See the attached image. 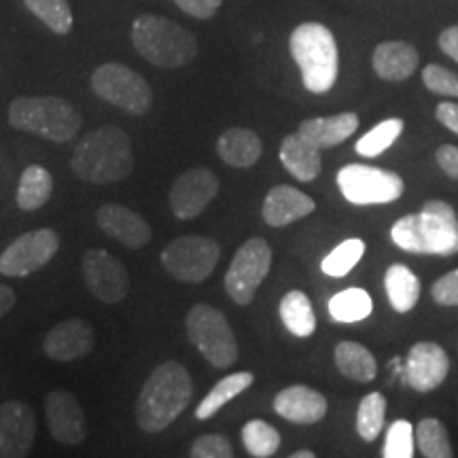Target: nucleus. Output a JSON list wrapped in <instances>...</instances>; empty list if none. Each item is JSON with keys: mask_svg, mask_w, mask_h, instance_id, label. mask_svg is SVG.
<instances>
[{"mask_svg": "<svg viewBox=\"0 0 458 458\" xmlns=\"http://www.w3.org/2000/svg\"><path fill=\"white\" fill-rule=\"evenodd\" d=\"M131 45L159 68H181L198 55V38L187 28L162 15H139L131 24Z\"/></svg>", "mask_w": 458, "mask_h": 458, "instance_id": "39448f33", "label": "nucleus"}, {"mask_svg": "<svg viewBox=\"0 0 458 458\" xmlns=\"http://www.w3.org/2000/svg\"><path fill=\"white\" fill-rule=\"evenodd\" d=\"M414 437L422 456L450 458L454 454V452H452L448 431H445V427L437 420V418H425V420L418 422Z\"/></svg>", "mask_w": 458, "mask_h": 458, "instance_id": "473e14b6", "label": "nucleus"}, {"mask_svg": "<svg viewBox=\"0 0 458 458\" xmlns=\"http://www.w3.org/2000/svg\"><path fill=\"white\" fill-rule=\"evenodd\" d=\"M418 51L405 41H385L374 49L371 66L385 81H405L416 72Z\"/></svg>", "mask_w": 458, "mask_h": 458, "instance_id": "4be33fe9", "label": "nucleus"}, {"mask_svg": "<svg viewBox=\"0 0 458 458\" xmlns=\"http://www.w3.org/2000/svg\"><path fill=\"white\" fill-rule=\"evenodd\" d=\"M414 427L408 420H394L386 433L385 458H411L414 456Z\"/></svg>", "mask_w": 458, "mask_h": 458, "instance_id": "4c0bfd02", "label": "nucleus"}, {"mask_svg": "<svg viewBox=\"0 0 458 458\" xmlns=\"http://www.w3.org/2000/svg\"><path fill=\"white\" fill-rule=\"evenodd\" d=\"M365 253V242L359 238H351L346 242H342L340 246H335L331 253L325 257L320 267L327 276L334 278H342L346 274H351L354 270V266L360 261V257Z\"/></svg>", "mask_w": 458, "mask_h": 458, "instance_id": "c9c22d12", "label": "nucleus"}, {"mask_svg": "<svg viewBox=\"0 0 458 458\" xmlns=\"http://www.w3.org/2000/svg\"><path fill=\"white\" fill-rule=\"evenodd\" d=\"M15 301H17L15 291L7 284H0V317H4V314L13 310Z\"/></svg>", "mask_w": 458, "mask_h": 458, "instance_id": "49530a36", "label": "nucleus"}, {"mask_svg": "<svg viewBox=\"0 0 458 458\" xmlns=\"http://www.w3.org/2000/svg\"><path fill=\"white\" fill-rule=\"evenodd\" d=\"M435 117L439 123H444L445 128L458 134V105L456 102H439L435 108Z\"/></svg>", "mask_w": 458, "mask_h": 458, "instance_id": "c03bdc74", "label": "nucleus"}, {"mask_svg": "<svg viewBox=\"0 0 458 458\" xmlns=\"http://www.w3.org/2000/svg\"><path fill=\"white\" fill-rule=\"evenodd\" d=\"M45 416L55 442L79 445L88 437V422L79 399L68 391H51L45 397Z\"/></svg>", "mask_w": 458, "mask_h": 458, "instance_id": "dca6fc26", "label": "nucleus"}, {"mask_svg": "<svg viewBox=\"0 0 458 458\" xmlns=\"http://www.w3.org/2000/svg\"><path fill=\"white\" fill-rule=\"evenodd\" d=\"M189 454L193 458H233V448L225 435L208 433L193 442Z\"/></svg>", "mask_w": 458, "mask_h": 458, "instance_id": "ea45409f", "label": "nucleus"}, {"mask_svg": "<svg viewBox=\"0 0 458 458\" xmlns=\"http://www.w3.org/2000/svg\"><path fill=\"white\" fill-rule=\"evenodd\" d=\"M337 187L351 204H388L403 196V179L394 172L374 165L351 164L337 172Z\"/></svg>", "mask_w": 458, "mask_h": 458, "instance_id": "9b49d317", "label": "nucleus"}, {"mask_svg": "<svg viewBox=\"0 0 458 458\" xmlns=\"http://www.w3.org/2000/svg\"><path fill=\"white\" fill-rule=\"evenodd\" d=\"M437 162L445 174L458 181V147L442 145L437 151Z\"/></svg>", "mask_w": 458, "mask_h": 458, "instance_id": "37998d69", "label": "nucleus"}, {"mask_svg": "<svg viewBox=\"0 0 458 458\" xmlns=\"http://www.w3.org/2000/svg\"><path fill=\"white\" fill-rule=\"evenodd\" d=\"M317 204L310 196L291 185H276L263 199L261 216L270 227H286L314 213Z\"/></svg>", "mask_w": 458, "mask_h": 458, "instance_id": "aec40b11", "label": "nucleus"}, {"mask_svg": "<svg viewBox=\"0 0 458 458\" xmlns=\"http://www.w3.org/2000/svg\"><path fill=\"white\" fill-rule=\"evenodd\" d=\"M85 284L96 300L119 303L130 291V274L119 259L105 249H89L81 259Z\"/></svg>", "mask_w": 458, "mask_h": 458, "instance_id": "ddd939ff", "label": "nucleus"}, {"mask_svg": "<svg viewBox=\"0 0 458 458\" xmlns=\"http://www.w3.org/2000/svg\"><path fill=\"white\" fill-rule=\"evenodd\" d=\"M37 437V418L26 403L9 399L0 403V458H24Z\"/></svg>", "mask_w": 458, "mask_h": 458, "instance_id": "2eb2a0df", "label": "nucleus"}, {"mask_svg": "<svg viewBox=\"0 0 458 458\" xmlns=\"http://www.w3.org/2000/svg\"><path fill=\"white\" fill-rule=\"evenodd\" d=\"M272 246L263 238H250L240 246L225 272V291L229 300L238 306H249L257 289L270 274Z\"/></svg>", "mask_w": 458, "mask_h": 458, "instance_id": "1a4fd4ad", "label": "nucleus"}, {"mask_svg": "<svg viewBox=\"0 0 458 458\" xmlns=\"http://www.w3.org/2000/svg\"><path fill=\"white\" fill-rule=\"evenodd\" d=\"M96 335L94 327L83 318H66L57 323L54 329L45 335L43 348L49 359L68 363V360L83 359L94 348Z\"/></svg>", "mask_w": 458, "mask_h": 458, "instance_id": "a211bd4d", "label": "nucleus"}, {"mask_svg": "<svg viewBox=\"0 0 458 458\" xmlns=\"http://www.w3.org/2000/svg\"><path fill=\"white\" fill-rule=\"evenodd\" d=\"M437 43L439 49H442L445 55H450L452 60L458 62V26L445 28V30L439 34Z\"/></svg>", "mask_w": 458, "mask_h": 458, "instance_id": "a18cd8bd", "label": "nucleus"}, {"mask_svg": "<svg viewBox=\"0 0 458 458\" xmlns=\"http://www.w3.org/2000/svg\"><path fill=\"white\" fill-rule=\"evenodd\" d=\"M11 128L51 142H68L79 134L83 119L71 102L57 96H17L9 106Z\"/></svg>", "mask_w": 458, "mask_h": 458, "instance_id": "423d86ee", "label": "nucleus"}, {"mask_svg": "<svg viewBox=\"0 0 458 458\" xmlns=\"http://www.w3.org/2000/svg\"><path fill=\"white\" fill-rule=\"evenodd\" d=\"M221 249L215 240L204 236H181L164 246L162 266L181 283H204L219 263Z\"/></svg>", "mask_w": 458, "mask_h": 458, "instance_id": "9d476101", "label": "nucleus"}, {"mask_svg": "<svg viewBox=\"0 0 458 458\" xmlns=\"http://www.w3.org/2000/svg\"><path fill=\"white\" fill-rule=\"evenodd\" d=\"M422 83H425L427 89H431L433 94L458 98V74L448 71V68L428 64L425 71H422Z\"/></svg>", "mask_w": 458, "mask_h": 458, "instance_id": "58836bf2", "label": "nucleus"}, {"mask_svg": "<svg viewBox=\"0 0 458 458\" xmlns=\"http://www.w3.org/2000/svg\"><path fill=\"white\" fill-rule=\"evenodd\" d=\"M274 410L280 418L295 425H314L327 414V399L310 386L295 385L276 394Z\"/></svg>", "mask_w": 458, "mask_h": 458, "instance_id": "412c9836", "label": "nucleus"}, {"mask_svg": "<svg viewBox=\"0 0 458 458\" xmlns=\"http://www.w3.org/2000/svg\"><path fill=\"white\" fill-rule=\"evenodd\" d=\"M96 223L106 236L122 242L128 249H142L151 242L153 232L139 213L122 204H105L96 213Z\"/></svg>", "mask_w": 458, "mask_h": 458, "instance_id": "6ab92c4d", "label": "nucleus"}, {"mask_svg": "<svg viewBox=\"0 0 458 458\" xmlns=\"http://www.w3.org/2000/svg\"><path fill=\"white\" fill-rule=\"evenodd\" d=\"M401 131H403V122L401 119H386V122L377 123L374 130L368 131L357 142V153L363 157L380 156V153L393 147V142L399 139Z\"/></svg>", "mask_w": 458, "mask_h": 458, "instance_id": "e433bc0d", "label": "nucleus"}, {"mask_svg": "<svg viewBox=\"0 0 458 458\" xmlns=\"http://www.w3.org/2000/svg\"><path fill=\"white\" fill-rule=\"evenodd\" d=\"M289 49L300 66L303 88L310 94H327L337 81L340 55L334 32L318 21H306L291 32Z\"/></svg>", "mask_w": 458, "mask_h": 458, "instance_id": "20e7f679", "label": "nucleus"}, {"mask_svg": "<svg viewBox=\"0 0 458 458\" xmlns=\"http://www.w3.org/2000/svg\"><path fill=\"white\" fill-rule=\"evenodd\" d=\"M386 295L397 312H410L420 297V280L403 263H393L385 276Z\"/></svg>", "mask_w": 458, "mask_h": 458, "instance_id": "cd10ccee", "label": "nucleus"}, {"mask_svg": "<svg viewBox=\"0 0 458 458\" xmlns=\"http://www.w3.org/2000/svg\"><path fill=\"white\" fill-rule=\"evenodd\" d=\"M280 162L289 174H293L301 182L314 181L323 170L320 148L303 139L300 131L284 136L283 145H280Z\"/></svg>", "mask_w": 458, "mask_h": 458, "instance_id": "5701e85b", "label": "nucleus"}, {"mask_svg": "<svg viewBox=\"0 0 458 458\" xmlns=\"http://www.w3.org/2000/svg\"><path fill=\"white\" fill-rule=\"evenodd\" d=\"M193 397V380L185 365L165 360L142 385L136 399V422L145 433H162L187 410Z\"/></svg>", "mask_w": 458, "mask_h": 458, "instance_id": "f257e3e1", "label": "nucleus"}, {"mask_svg": "<svg viewBox=\"0 0 458 458\" xmlns=\"http://www.w3.org/2000/svg\"><path fill=\"white\" fill-rule=\"evenodd\" d=\"M371 310H374V301L369 293L357 286L342 291L329 300V314L337 323H359L368 318Z\"/></svg>", "mask_w": 458, "mask_h": 458, "instance_id": "7c9ffc66", "label": "nucleus"}, {"mask_svg": "<svg viewBox=\"0 0 458 458\" xmlns=\"http://www.w3.org/2000/svg\"><path fill=\"white\" fill-rule=\"evenodd\" d=\"M185 329L189 342L215 368H232L238 360V344L225 314L208 303H196L187 312Z\"/></svg>", "mask_w": 458, "mask_h": 458, "instance_id": "0eeeda50", "label": "nucleus"}, {"mask_svg": "<svg viewBox=\"0 0 458 458\" xmlns=\"http://www.w3.org/2000/svg\"><path fill=\"white\" fill-rule=\"evenodd\" d=\"M431 295L439 306H458V267L435 280Z\"/></svg>", "mask_w": 458, "mask_h": 458, "instance_id": "a19ab883", "label": "nucleus"}, {"mask_svg": "<svg viewBox=\"0 0 458 458\" xmlns=\"http://www.w3.org/2000/svg\"><path fill=\"white\" fill-rule=\"evenodd\" d=\"M216 153L227 165L250 168L259 162L263 145L257 131L249 128H227L216 140Z\"/></svg>", "mask_w": 458, "mask_h": 458, "instance_id": "393cba45", "label": "nucleus"}, {"mask_svg": "<svg viewBox=\"0 0 458 458\" xmlns=\"http://www.w3.org/2000/svg\"><path fill=\"white\" fill-rule=\"evenodd\" d=\"M91 89L108 105L136 117L145 114L153 105V89L147 79L117 62H108L96 68L91 74Z\"/></svg>", "mask_w": 458, "mask_h": 458, "instance_id": "6e6552de", "label": "nucleus"}, {"mask_svg": "<svg viewBox=\"0 0 458 458\" xmlns=\"http://www.w3.org/2000/svg\"><path fill=\"white\" fill-rule=\"evenodd\" d=\"M24 4L51 32L64 37L72 30L74 17L68 0H24Z\"/></svg>", "mask_w": 458, "mask_h": 458, "instance_id": "2f4dec72", "label": "nucleus"}, {"mask_svg": "<svg viewBox=\"0 0 458 458\" xmlns=\"http://www.w3.org/2000/svg\"><path fill=\"white\" fill-rule=\"evenodd\" d=\"M450 371V359L439 344L418 342L411 346L405 363V380L418 393H428L445 380Z\"/></svg>", "mask_w": 458, "mask_h": 458, "instance_id": "f3484780", "label": "nucleus"}, {"mask_svg": "<svg viewBox=\"0 0 458 458\" xmlns=\"http://www.w3.org/2000/svg\"><path fill=\"white\" fill-rule=\"evenodd\" d=\"M54 193V176L43 165L32 164L21 172L20 185H17V206L24 213H34L49 202Z\"/></svg>", "mask_w": 458, "mask_h": 458, "instance_id": "a878e982", "label": "nucleus"}, {"mask_svg": "<svg viewBox=\"0 0 458 458\" xmlns=\"http://www.w3.org/2000/svg\"><path fill=\"white\" fill-rule=\"evenodd\" d=\"M280 318L286 331L297 337H310L317 331V317L312 303L303 291H289L280 300Z\"/></svg>", "mask_w": 458, "mask_h": 458, "instance_id": "c756f323", "label": "nucleus"}, {"mask_svg": "<svg viewBox=\"0 0 458 458\" xmlns=\"http://www.w3.org/2000/svg\"><path fill=\"white\" fill-rule=\"evenodd\" d=\"M393 242L408 253L456 255L458 219L454 208L442 199H431L420 213L401 216L391 229Z\"/></svg>", "mask_w": 458, "mask_h": 458, "instance_id": "7ed1b4c3", "label": "nucleus"}, {"mask_svg": "<svg viewBox=\"0 0 458 458\" xmlns=\"http://www.w3.org/2000/svg\"><path fill=\"white\" fill-rule=\"evenodd\" d=\"M71 168L79 179L96 185L117 182L131 174V140L117 125H102L88 131L74 147Z\"/></svg>", "mask_w": 458, "mask_h": 458, "instance_id": "f03ea898", "label": "nucleus"}, {"mask_svg": "<svg viewBox=\"0 0 458 458\" xmlns=\"http://www.w3.org/2000/svg\"><path fill=\"white\" fill-rule=\"evenodd\" d=\"M386 399L380 393H369L360 399L357 411V433L365 442H374L385 428Z\"/></svg>", "mask_w": 458, "mask_h": 458, "instance_id": "f704fd0d", "label": "nucleus"}, {"mask_svg": "<svg viewBox=\"0 0 458 458\" xmlns=\"http://www.w3.org/2000/svg\"><path fill=\"white\" fill-rule=\"evenodd\" d=\"M216 193H219V179L213 170L202 168V165L189 168L170 189V208L179 219H196L216 198Z\"/></svg>", "mask_w": 458, "mask_h": 458, "instance_id": "4468645a", "label": "nucleus"}, {"mask_svg": "<svg viewBox=\"0 0 458 458\" xmlns=\"http://www.w3.org/2000/svg\"><path fill=\"white\" fill-rule=\"evenodd\" d=\"M359 128V117L354 113H340L331 117H314L300 123V134L318 148H331L348 140Z\"/></svg>", "mask_w": 458, "mask_h": 458, "instance_id": "b1692460", "label": "nucleus"}, {"mask_svg": "<svg viewBox=\"0 0 458 458\" xmlns=\"http://www.w3.org/2000/svg\"><path fill=\"white\" fill-rule=\"evenodd\" d=\"M253 382L255 376L250 374V371H236V374L221 377V380L213 386V391L206 394L202 403L198 405L196 418L198 420H208V418H213L223 405H227L229 401L236 399L238 394H242Z\"/></svg>", "mask_w": 458, "mask_h": 458, "instance_id": "c85d7f7f", "label": "nucleus"}, {"mask_svg": "<svg viewBox=\"0 0 458 458\" xmlns=\"http://www.w3.org/2000/svg\"><path fill=\"white\" fill-rule=\"evenodd\" d=\"M334 359L342 376L351 377L354 382H360V385L371 382L377 374L376 357L363 346V344L340 342L335 346Z\"/></svg>", "mask_w": 458, "mask_h": 458, "instance_id": "bb28decb", "label": "nucleus"}, {"mask_svg": "<svg viewBox=\"0 0 458 458\" xmlns=\"http://www.w3.org/2000/svg\"><path fill=\"white\" fill-rule=\"evenodd\" d=\"M60 250V236L55 229L41 227L13 240L0 253V274L7 278H26L43 270Z\"/></svg>", "mask_w": 458, "mask_h": 458, "instance_id": "f8f14e48", "label": "nucleus"}, {"mask_svg": "<svg viewBox=\"0 0 458 458\" xmlns=\"http://www.w3.org/2000/svg\"><path fill=\"white\" fill-rule=\"evenodd\" d=\"M242 444L255 458H270L280 448V433L266 420H249L242 428Z\"/></svg>", "mask_w": 458, "mask_h": 458, "instance_id": "72a5a7b5", "label": "nucleus"}, {"mask_svg": "<svg viewBox=\"0 0 458 458\" xmlns=\"http://www.w3.org/2000/svg\"><path fill=\"white\" fill-rule=\"evenodd\" d=\"M293 458H314V452H308V450H300L295 452Z\"/></svg>", "mask_w": 458, "mask_h": 458, "instance_id": "de8ad7c7", "label": "nucleus"}, {"mask_svg": "<svg viewBox=\"0 0 458 458\" xmlns=\"http://www.w3.org/2000/svg\"><path fill=\"white\" fill-rule=\"evenodd\" d=\"M182 13L196 17V20H210L221 9L223 0H174Z\"/></svg>", "mask_w": 458, "mask_h": 458, "instance_id": "79ce46f5", "label": "nucleus"}]
</instances>
